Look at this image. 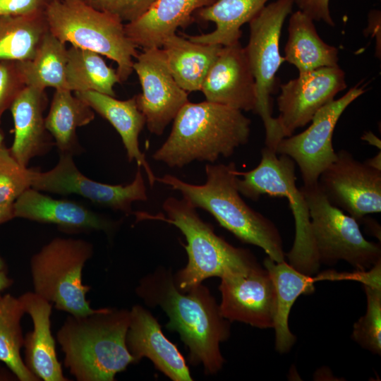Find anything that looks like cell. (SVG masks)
I'll list each match as a JSON object with an SVG mask.
<instances>
[{"label":"cell","mask_w":381,"mask_h":381,"mask_svg":"<svg viewBox=\"0 0 381 381\" xmlns=\"http://www.w3.org/2000/svg\"><path fill=\"white\" fill-rule=\"evenodd\" d=\"M222 47L194 42L174 33L164 41L161 48L174 80L188 92L200 90Z\"/></svg>","instance_id":"cell-25"},{"label":"cell","mask_w":381,"mask_h":381,"mask_svg":"<svg viewBox=\"0 0 381 381\" xmlns=\"http://www.w3.org/2000/svg\"><path fill=\"white\" fill-rule=\"evenodd\" d=\"M361 139L363 140L367 141L370 145L375 146L376 147L379 148V150H380L381 141L373 133L367 132V133H364V135L362 136Z\"/></svg>","instance_id":"cell-40"},{"label":"cell","mask_w":381,"mask_h":381,"mask_svg":"<svg viewBox=\"0 0 381 381\" xmlns=\"http://www.w3.org/2000/svg\"><path fill=\"white\" fill-rule=\"evenodd\" d=\"M368 165L381 170V154L379 152L375 157L369 158L365 161Z\"/></svg>","instance_id":"cell-43"},{"label":"cell","mask_w":381,"mask_h":381,"mask_svg":"<svg viewBox=\"0 0 381 381\" xmlns=\"http://www.w3.org/2000/svg\"><path fill=\"white\" fill-rule=\"evenodd\" d=\"M133 62L142 93L135 95L138 109L149 131L162 135L189 100L188 93L176 82L167 66L162 48L143 49Z\"/></svg>","instance_id":"cell-14"},{"label":"cell","mask_w":381,"mask_h":381,"mask_svg":"<svg viewBox=\"0 0 381 381\" xmlns=\"http://www.w3.org/2000/svg\"><path fill=\"white\" fill-rule=\"evenodd\" d=\"M320 176L318 186L328 201L358 222L381 212V170L356 159L346 150Z\"/></svg>","instance_id":"cell-13"},{"label":"cell","mask_w":381,"mask_h":381,"mask_svg":"<svg viewBox=\"0 0 381 381\" xmlns=\"http://www.w3.org/2000/svg\"><path fill=\"white\" fill-rule=\"evenodd\" d=\"M237 171L234 162L207 164L202 185L187 183L171 174L156 178V181L179 191L195 209L209 212L242 242L261 248L275 262L284 261L286 254L277 227L243 200L236 186Z\"/></svg>","instance_id":"cell-3"},{"label":"cell","mask_w":381,"mask_h":381,"mask_svg":"<svg viewBox=\"0 0 381 381\" xmlns=\"http://www.w3.org/2000/svg\"><path fill=\"white\" fill-rule=\"evenodd\" d=\"M49 32L45 13L0 16V61L32 60Z\"/></svg>","instance_id":"cell-29"},{"label":"cell","mask_w":381,"mask_h":381,"mask_svg":"<svg viewBox=\"0 0 381 381\" xmlns=\"http://www.w3.org/2000/svg\"><path fill=\"white\" fill-rule=\"evenodd\" d=\"M277 154L275 149L265 146L255 168L248 171H237L236 186L241 195L254 201L262 195L289 200L295 222V238L286 255L294 269L312 276L320 264L312 236L308 204L296 183L295 162L286 155L277 157Z\"/></svg>","instance_id":"cell-6"},{"label":"cell","mask_w":381,"mask_h":381,"mask_svg":"<svg viewBox=\"0 0 381 381\" xmlns=\"http://www.w3.org/2000/svg\"><path fill=\"white\" fill-rule=\"evenodd\" d=\"M216 0H156L140 18L124 24L128 37L143 49L162 47L164 41L184 28L193 14Z\"/></svg>","instance_id":"cell-22"},{"label":"cell","mask_w":381,"mask_h":381,"mask_svg":"<svg viewBox=\"0 0 381 381\" xmlns=\"http://www.w3.org/2000/svg\"><path fill=\"white\" fill-rule=\"evenodd\" d=\"M284 53L285 61L295 66L299 73L338 66L337 48L320 38L313 20L300 10L289 18Z\"/></svg>","instance_id":"cell-26"},{"label":"cell","mask_w":381,"mask_h":381,"mask_svg":"<svg viewBox=\"0 0 381 381\" xmlns=\"http://www.w3.org/2000/svg\"><path fill=\"white\" fill-rule=\"evenodd\" d=\"M14 218L52 224L69 233L112 232L116 222L106 218L80 203L52 198L30 188L13 202Z\"/></svg>","instance_id":"cell-19"},{"label":"cell","mask_w":381,"mask_h":381,"mask_svg":"<svg viewBox=\"0 0 381 381\" xmlns=\"http://www.w3.org/2000/svg\"><path fill=\"white\" fill-rule=\"evenodd\" d=\"M294 0H276L266 5L248 23L250 37L245 48L257 91L255 113L265 129V146L276 149L284 138L277 119L272 116L271 95L276 73L285 59L280 55L279 38L285 19L292 11Z\"/></svg>","instance_id":"cell-10"},{"label":"cell","mask_w":381,"mask_h":381,"mask_svg":"<svg viewBox=\"0 0 381 381\" xmlns=\"http://www.w3.org/2000/svg\"><path fill=\"white\" fill-rule=\"evenodd\" d=\"M95 119V111L67 89H56L49 113L45 117L47 130L54 140L59 153L74 155L81 152L76 130Z\"/></svg>","instance_id":"cell-28"},{"label":"cell","mask_w":381,"mask_h":381,"mask_svg":"<svg viewBox=\"0 0 381 381\" xmlns=\"http://www.w3.org/2000/svg\"><path fill=\"white\" fill-rule=\"evenodd\" d=\"M126 344L135 363L149 358L173 381H192L186 362L174 344L163 334L157 320L140 305L132 306Z\"/></svg>","instance_id":"cell-18"},{"label":"cell","mask_w":381,"mask_h":381,"mask_svg":"<svg viewBox=\"0 0 381 381\" xmlns=\"http://www.w3.org/2000/svg\"><path fill=\"white\" fill-rule=\"evenodd\" d=\"M167 214H136L138 219H157L177 227L187 244V265L174 274L176 288L187 291L205 279L245 271L258 265L253 255L246 249L236 248L217 235L212 226L204 222L196 209L183 198H167L162 204Z\"/></svg>","instance_id":"cell-5"},{"label":"cell","mask_w":381,"mask_h":381,"mask_svg":"<svg viewBox=\"0 0 381 381\" xmlns=\"http://www.w3.org/2000/svg\"><path fill=\"white\" fill-rule=\"evenodd\" d=\"M220 279L222 301L219 307L225 319L260 329L274 327L276 291L265 268L258 264Z\"/></svg>","instance_id":"cell-16"},{"label":"cell","mask_w":381,"mask_h":381,"mask_svg":"<svg viewBox=\"0 0 381 381\" xmlns=\"http://www.w3.org/2000/svg\"><path fill=\"white\" fill-rule=\"evenodd\" d=\"M75 95L113 126L121 138L128 161L135 160L138 167L144 168L148 182L152 186L156 177L139 147V135L146 121L138 107L135 95L119 100L95 91L77 92Z\"/></svg>","instance_id":"cell-23"},{"label":"cell","mask_w":381,"mask_h":381,"mask_svg":"<svg viewBox=\"0 0 381 381\" xmlns=\"http://www.w3.org/2000/svg\"><path fill=\"white\" fill-rule=\"evenodd\" d=\"M15 375L7 368H4L0 366V381L16 380Z\"/></svg>","instance_id":"cell-42"},{"label":"cell","mask_w":381,"mask_h":381,"mask_svg":"<svg viewBox=\"0 0 381 381\" xmlns=\"http://www.w3.org/2000/svg\"><path fill=\"white\" fill-rule=\"evenodd\" d=\"M25 313L18 298L11 294L0 296V361L18 380L39 381L28 368L20 354L24 343L21 319Z\"/></svg>","instance_id":"cell-32"},{"label":"cell","mask_w":381,"mask_h":381,"mask_svg":"<svg viewBox=\"0 0 381 381\" xmlns=\"http://www.w3.org/2000/svg\"><path fill=\"white\" fill-rule=\"evenodd\" d=\"M329 0H294L298 10L307 14L313 20L323 21L334 26L329 8Z\"/></svg>","instance_id":"cell-38"},{"label":"cell","mask_w":381,"mask_h":381,"mask_svg":"<svg viewBox=\"0 0 381 381\" xmlns=\"http://www.w3.org/2000/svg\"><path fill=\"white\" fill-rule=\"evenodd\" d=\"M5 269H6V264L3 258L0 256V270H5Z\"/></svg>","instance_id":"cell-44"},{"label":"cell","mask_w":381,"mask_h":381,"mask_svg":"<svg viewBox=\"0 0 381 381\" xmlns=\"http://www.w3.org/2000/svg\"><path fill=\"white\" fill-rule=\"evenodd\" d=\"M346 87L345 73L339 66L299 73L280 86L276 118L283 138L308 124L316 112Z\"/></svg>","instance_id":"cell-15"},{"label":"cell","mask_w":381,"mask_h":381,"mask_svg":"<svg viewBox=\"0 0 381 381\" xmlns=\"http://www.w3.org/2000/svg\"><path fill=\"white\" fill-rule=\"evenodd\" d=\"M25 313L32 321L33 329L24 337V362L28 368L43 381H68L57 358L51 331L52 303L35 293L28 291L19 298Z\"/></svg>","instance_id":"cell-21"},{"label":"cell","mask_w":381,"mask_h":381,"mask_svg":"<svg viewBox=\"0 0 381 381\" xmlns=\"http://www.w3.org/2000/svg\"><path fill=\"white\" fill-rule=\"evenodd\" d=\"M31 188L59 195L76 194L126 214L133 213V202L147 200L140 167L131 183L107 184L85 176L75 164L73 155L68 154L59 153L57 164L49 171L33 169Z\"/></svg>","instance_id":"cell-12"},{"label":"cell","mask_w":381,"mask_h":381,"mask_svg":"<svg viewBox=\"0 0 381 381\" xmlns=\"http://www.w3.org/2000/svg\"><path fill=\"white\" fill-rule=\"evenodd\" d=\"M264 267L272 278L276 291V314L274 329L275 349L281 353L288 352L296 338L289 327V316L291 307L301 294H311L317 277L306 275L294 269L285 260L275 262L266 257Z\"/></svg>","instance_id":"cell-24"},{"label":"cell","mask_w":381,"mask_h":381,"mask_svg":"<svg viewBox=\"0 0 381 381\" xmlns=\"http://www.w3.org/2000/svg\"><path fill=\"white\" fill-rule=\"evenodd\" d=\"M50 32L61 42L88 49L117 64L120 82L133 72L138 47L128 37L118 18L82 0H52L45 11Z\"/></svg>","instance_id":"cell-7"},{"label":"cell","mask_w":381,"mask_h":381,"mask_svg":"<svg viewBox=\"0 0 381 381\" xmlns=\"http://www.w3.org/2000/svg\"><path fill=\"white\" fill-rule=\"evenodd\" d=\"M367 298L365 315L354 323L353 339L363 348L381 353V284H363Z\"/></svg>","instance_id":"cell-33"},{"label":"cell","mask_w":381,"mask_h":381,"mask_svg":"<svg viewBox=\"0 0 381 381\" xmlns=\"http://www.w3.org/2000/svg\"><path fill=\"white\" fill-rule=\"evenodd\" d=\"M365 85L351 88L338 99H333L319 109L310 126L297 135L282 138L276 152L289 157L299 167L303 186L318 183L320 174L337 157L332 145L335 126L345 109L365 92Z\"/></svg>","instance_id":"cell-11"},{"label":"cell","mask_w":381,"mask_h":381,"mask_svg":"<svg viewBox=\"0 0 381 381\" xmlns=\"http://www.w3.org/2000/svg\"><path fill=\"white\" fill-rule=\"evenodd\" d=\"M135 292L146 305L159 306L167 313L166 327L179 333L190 363L202 364L206 374L222 369L224 358L219 346L230 335V324L205 286L201 283L181 291L171 272L160 268L143 277Z\"/></svg>","instance_id":"cell-1"},{"label":"cell","mask_w":381,"mask_h":381,"mask_svg":"<svg viewBox=\"0 0 381 381\" xmlns=\"http://www.w3.org/2000/svg\"><path fill=\"white\" fill-rule=\"evenodd\" d=\"M308 204L312 236L320 264L346 261L358 271L381 260L379 243L365 238L359 222L332 205L318 186L300 188Z\"/></svg>","instance_id":"cell-9"},{"label":"cell","mask_w":381,"mask_h":381,"mask_svg":"<svg viewBox=\"0 0 381 381\" xmlns=\"http://www.w3.org/2000/svg\"><path fill=\"white\" fill-rule=\"evenodd\" d=\"M4 133L0 131V144L4 142Z\"/></svg>","instance_id":"cell-45"},{"label":"cell","mask_w":381,"mask_h":381,"mask_svg":"<svg viewBox=\"0 0 381 381\" xmlns=\"http://www.w3.org/2000/svg\"><path fill=\"white\" fill-rule=\"evenodd\" d=\"M14 218L13 204L0 205V224Z\"/></svg>","instance_id":"cell-39"},{"label":"cell","mask_w":381,"mask_h":381,"mask_svg":"<svg viewBox=\"0 0 381 381\" xmlns=\"http://www.w3.org/2000/svg\"><path fill=\"white\" fill-rule=\"evenodd\" d=\"M68 49L50 31L44 37L35 57L20 62L27 86L45 90L47 87L68 89Z\"/></svg>","instance_id":"cell-31"},{"label":"cell","mask_w":381,"mask_h":381,"mask_svg":"<svg viewBox=\"0 0 381 381\" xmlns=\"http://www.w3.org/2000/svg\"><path fill=\"white\" fill-rule=\"evenodd\" d=\"M173 121L169 137L152 155L171 168L181 169L195 160L214 164L249 140L250 119L225 105L188 102Z\"/></svg>","instance_id":"cell-4"},{"label":"cell","mask_w":381,"mask_h":381,"mask_svg":"<svg viewBox=\"0 0 381 381\" xmlns=\"http://www.w3.org/2000/svg\"><path fill=\"white\" fill-rule=\"evenodd\" d=\"M52 0H0V16H30L45 13Z\"/></svg>","instance_id":"cell-37"},{"label":"cell","mask_w":381,"mask_h":381,"mask_svg":"<svg viewBox=\"0 0 381 381\" xmlns=\"http://www.w3.org/2000/svg\"><path fill=\"white\" fill-rule=\"evenodd\" d=\"M200 91L206 101L240 111L257 107L256 85L245 48L240 42L222 46Z\"/></svg>","instance_id":"cell-17"},{"label":"cell","mask_w":381,"mask_h":381,"mask_svg":"<svg viewBox=\"0 0 381 381\" xmlns=\"http://www.w3.org/2000/svg\"><path fill=\"white\" fill-rule=\"evenodd\" d=\"M47 106L44 90L26 86L10 107L14 123V138L10 150L25 167L32 159L48 153L55 145L45 126Z\"/></svg>","instance_id":"cell-20"},{"label":"cell","mask_w":381,"mask_h":381,"mask_svg":"<svg viewBox=\"0 0 381 381\" xmlns=\"http://www.w3.org/2000/svg\"><path fill=\"white\" fill-rule=\"evenodd\" d=\"M91 243L84 239L56 237L30 258L34 291L61 311L73 315L92 313L83 283V270L93 255Z\"/></svg>","instance_id":"cell-8"},{"label":"cell","mask_w":381,"mask_h":381,"mask_svg":"<svg viewBox=\"0 0 381 381\" xmlns=\"http://www.w3.org/2000/svg\"><path fill=\"white\" fill-rule=\"evenodd\" d=\"M67 85L72 92L95 91L115 97L114 86L121 83L116 71L97 52L71 46L68 49Z\"/></svg>","instance_id":"cell-30"},{"label":"cell","mask_w":381,"mask_h":381,"mask_svg":"<svg viewBox=\"0 0 381 381\" xmlns=\"http://www.w3.org/2000/svg\"><path fill=\"white\" fill-rule=\"evenodd\" d=\"M26 86L20 62L0 61V122L4 112L10 109L13 101Z\"/></svg>","instance_id":"cell-35"},{"label":"cell","mask_w":381,"mask_h":381,"mask_svg":"<svg viewBox=\"0 0 381 381\" xmlns=\"http://www.w3.org/2000/svg\"><path fill=\"white\" fill-rule=\"evenodd\" d=\"M91 7L112 15L121 22H132L143 15L156 0H82Z\"/></svg>","instance_id":"cell-36"},{"label":"cell","mask_w":381,"mask_h":381,"mask_svg":"<svg viewBox=\"0 0 381 381\" xmlns=\"http://www.w3.org/2000/svg\"><path fill=\"white\" fill-rule=\"evenodd\" d=\"M269 0H216L198 10L195 15L202 21L212 22L215 29L199 35H184L200 44L229 46L239 42L241 28L258 14Z\"/></svg>","instance_id":"cell-27"},{"label":"cell","mask_w":381,"mask_h":381,"mask_svg":"<svg viewBox=\"0 0 381 381\" xmlns=\"http://www.w3.org/2000/svg\"><path fill=\"white\" fill-rule=\"evenodd\" d=\"M130 310L98 308L84 315L66 317L56 333L64 364L78 381H114L135 363L126 337Z\"/></svg>","instance_id":"cell-2"},{"label":"cell","mask_w":381,"mask_h":381,"mask_svg":"<svg viewBox=\"0 0 381 381\" xmlns=\"http://www.w3.org/2000/svg\"><path fill=\"white\" fill-rule=\"evenodd\" d=\"M34 169L20 164L4 143L0 144V205H11L31 188Z\"/></svg>","instance_id":"cell-34"},{"label":"cell","mask_w":381,"mask_h":381,"mask_svg":"<svg viewBox=\"0 0 381 381\" xmlns=\"http://www.w3.org/2000/svg\"><path fill=\"white\" fill-rule=\"evenodd\" d=\"M13 282V280L7 276L6 270H0V296L1 292L11 286Z\"/></svg>","instance_id":"cell-41"}]
</instances>
